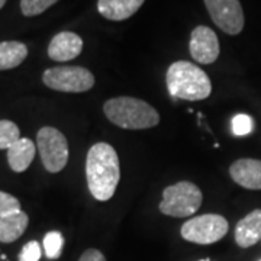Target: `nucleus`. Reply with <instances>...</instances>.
Returning <instances> with one entry per match:
<instances>
[{
	"mask_svg": "<svg viewBox=\"0 0 261 261\" xmlns=\"http://www.w3.org/2000/svg\"><path fill=\"white\" fill-rule=\"evenodd\" d=\"M86 178L89 190L96 200L106 202L112 199L121 180L119 157L112 145L97 142L87 152Z\"/></svg>",
	"mask_w": 261,
	"mask_h": 261,
	"instance_id": "f257e3e1",
	"label": "nucleus"
},
{
	"mask_svg": "<svg viewBox=\"0 0 261 261\" xmlns=\"http://www.w3.org/2000/svg\"><path fill=\"white\" fill-rule=\"evenodd\" d=\"M167 89L173 97L183 100H203L212 93V83L202 68L189 61H176L167 70Z\"/></svg>",
	"mask_w": 261,
	"mask_h": 261,
	"instance_id": "f03ea898",
	"label": "nucleus"
},
{
	"mask_svg": "<svg viewBox=\"0 0 261 261\" xmlns=\"http://www.w3.org/2000/svg\"><path fill=\"white\" fill-rule=\"evenodd\" d=\"M103 112L109 121L123 129H148L160 122L159 112L149 103L129 96L108 100L103 105Z\"/></svg>",
	"mask_w": 261,
	"mask_h": 261,
	"instance_id": "7ed1b4c3",
	"label": "nucleus"
},
{
	"mask_svg": "<svg viewBox=\"0 0 261 261\" xmlns=\"http://www.w3.org/2000/svg\"><path fill=\"white\" fill-rule=\"evenodd\" d=\"M202 199V192L195 183L178 181L164 189L160 211L161 214L173 218H187L199 211Z\"/></svg>",
	"mask_w": 261,
	"mask_h": 261,
	"instance_id": "20e7f679",
	"label": "nucleus"
},
{
	"mask_svg": "<svg viewBox=\"0 0 261 261\" xmlns=\"http://www.w3.org/2000/svg\"><path fill=\"white\" fill-rule=\"evenodd\" d=\"M44 84L63 93H83L89 92L94 86V75L84 67L63 65L53 67L42 74Z\"/></svg>",
	"mask_w": 261,
	"mask_h": 261,
	"instance_id": "39448f33",
	"label": "nucleus"
},
{
	"mask_svg": "<svg viewBox=\"0 0 261 261\" xmlns=\"http://www.w3.org/2000/svg\"><path fill=\"white\" fill-rule=\"evenodd\" d=\"M229 225L222 215L206 214L189 219L181 226V237L189 243L209 245L218 243L228 233Z\"/></svg>",
	"mask_w": 261,
	"mask_h": 261,
	"instance_id": "423d86ee",
	"label": "nucleus"
},
{
	"mask_svg": "<svg viewBox=\"0 0 261 261\" xmlns=\"http://www.w3.org/2000/svg\"><path fill=\"white\" fill-rule=\"evenodd\" d=\"M37 145L42 164L49 173H60L68 163V142L61 130L44 126L38 130Z\"/></svg>",
	"mask_w": 261,
	"mask_h": 261,
	"instance_id": "0eeeda50",
	"label": "nucleus"
},
{
	"mask_svg": "<svg viewBox=\"0 0 261 261\" xmlns=\"http://www.w3.org/2000/svg\"><path fill=\"white\" fill-rule=\"evenodd\" d=\"M214 23L228 35H238L244 29L245 18L240 0H205Z\"/></svg>",
	"mask_w": 261,
	"mask_h": 261,
	"instance_id": "6e6552de",
	"label": "nucleus"
},
{
	"mask_svg": "<svg viewBox=\"0 0 261 261\" xmlns=\"http://www.w3.org/2000/svg\"><path fill=\"white\" fill-rule=\"evenodd\" d=\"M189 49L199 64H212L219 57V41L212 29L200 25L192 31Z\"/></svg>",
	"mask_w": 261,
	"mask_h": 261,
	"instance_id": "1a4fd4ad",
	"label": "nucleus"
},
{
	"mask_svg": "<svg viewBox=\"0 0 261 261\" xmlns=\"http://www.w3.org/2000/svg\"><path fill=\"white\" fill-rule=\"evenodd\" d=\"M83 51V39L74 32H60L48 45V57L54 61L65 63L74 60Z\"/></svg>",
	"mask_w": 261,
	"mask_h": 261,
	"instance_id": "9d476101",
	"label": "nucleus"
},
{
	"mask_svg": "<svg viewBox=\"0 0 261 261\" xmlns=\"http://www.w3.org/2000/svg\"><path fill=\"white\" fill-rule=\"evenodd\" d=\"M232 180L244 189L261 190V160H237L229 167Z\"/></svg>",
	"mask_w": 261,
	"mask_h": 261,
	"instance_id": "9b49d317",
	"label": "nucleus"
},
{
	"mask_svg": "<svg viewBox=\"0 0 261 261\" xmlns=\"http://www.w3.org/2000/svg\"><path fill=\"white\" fill-rule=\"evenodd\" d=\"M261 240V209L252 211L235 226V243L241 248H250Z\"/></svg>",
	"mask_w": 261,
	"mask_h": 261,
	"instance_id": "f8f14e48",
	"label": "nucleus"
},
{
	"mask_svg": "<svg viewBox=\"0 0 261 261\" xmlns=\"http://www.w3.org/2000/svg\"><path fill=\"white\" fill-rule=\"evenodd\" d=\"M145 0H97V10L109 20H125L134 16Z\"/></svg>",
	"mask_w": 261,
	"mask_h": 261,
	"instance_id": "ddd939ff",
	"label": "nucleus"
},
{
	"mask_svg": "<svg viewBox=\"0 0 261 261\" xmlns=\"http://www.w3.org/2000/svg\"><path fill=\"white\" fill-rule=\"evenodd\" d=\"M35 159V144L29 138H20L8 149L9 167L16 173L28 170L31 163Z\"/></svg>",
	"mask_w": 261,
	"mask_h": 261,
	"instance_id": "4468645a",
	"label": "nucleus"
},
{
	"mask_svg": "<svg viewBox=\"0 0 261 261\" xmlns=\"http://www.w3.org/2000/svg\"><path fill=\"white\" fill-rule=\"evenodd\" d=\"M28 224V215L23 211L6 218H0V243L10 244L19 240L27 231Z\"/></svg>",
	"mask_w": 261,
	"mask_h": 261,
	"instance_id": "2eb2a0df",
	"label": "nucleus"
},
{
	"mask_svg": "<svg viewBox=\"0 0 261 261\" xmlns=\"http://www.w3.org/2000/svg\"><path fill=\"white\" fill-rule=\"evenodd\" d=\"M28 57V48L19 41L0 42V70H10L20 65Z\"/></svg>",
	"mask_w": 261,
	"mask_h": 261,
	"instance_id": "dca6fc26",
	"label": "nucleus"
},
{
	"mask_svg": "<svg viewBox=\"0 0 261 261\" xmlns=\"http://www.w3.org/2000/svg\"><path fill=\"white\" fill-rule=\"evenodd\" d=\"M20 140V130L15 122L0 121V149H9L16 141Z\"/></svg>",
	"mask_w": 261,
	"mask_h": 261,
	"instance_id": "f3484780",
	"label": "nucleus"
},
{
	"mask_svg": "<svg viewBox=\"0 0 261 261\" xmlns=\"http://www.w3.org/2000/svg\"><path fill=\"white\" fill-rule=\"evenodd\" d=\"M63 247H64V238H63L61 232L53 231L44 237V251L47 254L48 258H51V260L60 258L63 254Z\"/></svg>",
	"mask_w": 261,
	"mask_h": 261,
	"instance_id": "a211bd4d",
	"label": "nucleus"
},
{
	"mask_svg": "<svg viewBox=\"0 0 261 261\" xmlns=\"http://www.w3.org/2000/svg\"><path fill=\"white\" fill-rule=\"evenodd\" d=\"M58 0H20V10L25 16H37L56 5Z\"/></svg>",
	"mask_w": 261,
	"mask_h": 261,
	"instance_id": "6ab92c4d",
	"label": "nucleus"
},
{
	"mask_svg": "<svg viewBox=\"0 0 261 261\" xmlns=\"http://www.w3.org/2000/svg\"><path fill=\"white\" fill-rule=\"evenodd\" d=\"M18 212H20V202L15 196L0 190V218H6Z\"/></svg>",
	"mask_w": 261,
	"mask_h": 261,
	"instance_id": "aec40b11",
	"label": "nucleus"
},
{
	"mask_svg": "<svg viewBox=\"0 0 261 261\" xmlns=\"http://www.w3.org/2000/svg\"><path fill=\"white\" fill-rule=\"evenodd\" d=\"M254 128V122L251 116L248 115H237L232 119V132L237 137H244L248 135Z\"/></svg>",
	"mask_w": 261,
	"mask_h": 261,
	"instance_id": "412c9836",
	"label": "nucleus"
},
{
	"mask_svg": "<svg viewBox=\"0 0 261 261\" xmlns=\"http://www.w3.org/2000/svg\"><path fill=\"white\" fill-rule=\"evenodd\" d=\"M41 245L37 241H29L23 245L19 254V261H39L41 258Z\"/></svg>",
	"mask_w": 261,
	"mask_h": 261,
	"instance_id": "4be33fe9",
	"label": "nucleus"
},
{
	"mask_svg": "<svg viewBox=\"0 0 261 261\" xmlns=\"http://www.w3.org/2000/svg\"><path fill=\"white\" fill-rule=\"evenodd\" d=\"M79 261H106V257L96 248H89L82 254Z\"/></svg>",
	"mask_w": 261,
	"mask_h": 261,
	"instance_id": "5701e85b",
	"label": "nucleus"
},
{
	"mask_svg": "<svg viewBox=\"0 0 261 261\" xmlns=\"http://www.w3.org/2000/svg\"><path fill=\"white\" fill-rule=\"evenodd\" d=\"M5 3H6V0H0V9H2L3 6H5Z\"/></svg>",
	"mask_w": 261,
	"mask_h": 261,
	"instance_id": "b1692460",
	"label": "nucleus"
},
{
	"mask_svg": "<svg viewBox=\"0 0 261 261\" xmlns=\"http://www.w3.org/2000/svg\"><path fill=\"white\" fill-rule=\"evenodd\" d=\"M200 261H211V260H200Z\"/></svg>",
	"mask_w": 261,
	"mask_h": 261,
	"instance_id": "393cba45",
	"label": "nucleus"
},
{
	"mask_svg": "<svg viewBox=\"0 0 261 261\" xmlns=\"http://www.w3.org/2000/svg\"><path fill=\"white\" fill-rule=\"evenodd\" d=\"M260 261H261V260H260Z\"/></svg>",
	"mask_w": 261,
	"mask_h": 261,
	"instance_id": "a878e982",
	"label": "nucleus"
}]
</instances>
